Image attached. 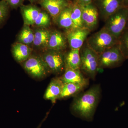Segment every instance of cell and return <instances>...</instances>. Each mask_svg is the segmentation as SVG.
I'll use <instances>...</instances> for the list:
<instances>
[{
  "label": "cell",
  "mask_w": 128,
  "mask_h": 128,
  "mask_svg": "<svg viewBox=\"0 0 128 128\" xmlns=\"http://www.w3.org/2000/svg\"><path fill=\"white\" fill-rule=\"evenodd\" d=\"M100 85L92 86L86 91L76 96L72 105L73 112L82 118L91 120L100 97Z\"/></svg>",
  "instance_id": "6da1fadb"
},
{
  "label": "cell",
  "mask_w": 128,
  "mask_h": 128,
  "mask_svg": "<svg viewBox=\"0 0 128 128\" xmlns=\"http://www.w3.org/2000/svg\"><path fill=\"white\" fill-rule=\"evenodd\" d=\"M80 70L88 78L94 80L99 71L98 54L89 48L86 42L80 49Z\"/></svg>",
  "instance_id": "7a4b0ae2"
},
{
  "label": "cell",
  "mask_w": 128,
  "mask_h": 128,
  "mask_svg": "<svg viewBox=\"0 0 128 128\" xmlns=\"http://www.w3.org/2000/svg\"><path fill=\"white\" fill-rule=\"evenodd\" d=\"M87 45L98 54L118 44V38L103 27L93 34L86 41Z\"/></svg>",
  "instance_id": "3957f363"
},
{
  "label": "cell",
  "mask_w": 128,
  "mask_h": 128,
  "mask_svg": "<svg viewBox=\"0 0 128 128\" xmlns=\"http://www.w3.org/2000/svg\"><path fill=\"white\" fill-rule=\"evenodd\" d=\"M128 19V7L124 6L110 16L103 27L118 39L126 29Z\"/></svg>",
  "instance_id": "277c9868"
},
{
  "label": "cell",
  "mask_w": 128,
  "mask_h": 128,
  "mask_svg": "<svg viewBox=\"0 0 128 128\" xmlns=\"http://www.w3.org/2000/svg\"><path fill=\"white\" fill-rule=\"evenodd\" d=\"M98 57L99 71L104 69L118 67L126 60L118 44L98 54Z\"/></svg>",
  "instance_id": "5b68a950"
},
{
  "label": "cell",
  "mask_w": 128,
  "mask_h": 128,
  "mask_svg": "<svg viewBox=\"0 0 128 128\" xmlns=\"http://www.w3.org/2000/svg\"><path fill=\"white\" fill-rule=\"evenodd\" d=\"M41 56L50 73L58 75L65 70V55L62 51L46 50Z\"/></svg>",
  "instance_id": "8992f818"
},
{
  "label": "cell",
  "mask_w": 128,
  "mask_h": 128,
  "mask_svg": "<svg viewBox=\"0 0 128 128\" xmlns=\"http://www.w3.org/2000/svg\"><path fill=\"white\" fill-rule=\"evenodd\" d=\"M22 63L26 72L35 79H42L50 73L41 56L31 55Z\"/></svg>",
  "instance_id": "52a82bcc"
},
{
  "label": "cell",
  "mask_w": 128,
  "mask_h": 128,
  "mask_svg": "<svg viewBox=\"0 0 128 128\" xmlns=\"http://www.w3.org/2000/svg\"><path fill=\"white\" fill-rule=\"evenodd\" d=\"M83 27L91 32L96 29L99 17L98 9L92 2L87 4L80 5Z\"/></svg>",
  "instance_id": "ba28073f"
},
{
  "label": "cell",
  "mask_w": 128,
  "mask_h": 128,
  "mask_svg": "<svg viewBox=\"0 0 128 128\" xmlns=\"http://www.w3.org/2000/svg\"><path fill=\"white\" fill-rule=\"evenodd\" d=\"M95 4L98 9L99 17L104 22L112 14L126 6L124 0H96Z\"/></svg>",
  "instance_id": "9c48e42d"
},
{
  "label": "cell",
  "mask_w": 128,
  "mask_h": 128,
  "mask_svg": "<svg viewBox=\"0 0 128 128\" xmlns=\"http://www.w3.org/2000/svg\"><path fill=\"white\" fill-rule=\"evenodd\" d=\"M90 32L84 28H72L66 31V36L71 49L80 48Z\"/></svg>",
  "instance_id": "30bf717a"
},
{
  "label": "cell",
  "mask_w": 128,
  "mask_h": 128,
  "mask_svg": "<svg viewBox=\"0 0 128 128\" xmlns=\"http://www.w3.org/2000/svg\"><path fill=\"white\" fill-rule=\"evenodd\" d=\"M70 2L64 0H41L40 3L56 22L57 17L62 11L71 4Z\"/></svg>",
  "instance_id": "8fae6325"
},
{
  "label": "cell",
  "mask_w": 128,
  "mask_h": 128,
  "mask_svg": "<svg viewBox=\"0 0 128 128\" xmlns=\"http://www.w3.org/2000/svg\"><path fill=\"white\" fill-rule=\"evenodd\" d=\"M60 78L64 84L77 83L86 87L89 84V80L84 76L80 69L66 68L64 74Z\"/></svg>",
  "instance_id": "7c38bea8"
},
{
  "label": "cell",
  "mask_w": 128,
  "mask_h": 128,
  "mask_svg": "<svg viewBox=\"0 0 128 128\" xmlns=\"http://www.w3.org/2000/svg\"><path fill=\"white\" fill-rule=\"evenodd\" d=\"M63 86L64 83L60 77L53 78L46 90L44 98L55 103L57 100L59 99Z\"/></svg>",
  "instance_id": "4fadbf2b"
},
{
  "label": "cell",
  "mask_w": 128,
  "mask_h": 128,
  "mask_svg": "<svg viewBox=\"0 0 128 128\" xmlns=\"http://www.w3.org/2000/svg\"><path fill=\"white\" fill-rule=\"evenodd\" d=\"M67 42L66 34L58 30H54L50 34L48 49L63 51L66 48Z\"/></svg>",
  "instance_id": "5bb4252c"
},
{
  "label": "cell",
  "mask_w": 128,
  "mask_h": 128,
  "mask_svg": "<svg viewBox=\"0 0 128 128\" xmlns=\"http://www.w3.org/2000/svg\"><path fill=\"white\" fill-rule=\"evenodd\" d=\"M32 48L28 45L21 43H15L12 46L11 52L13 57L16 62L22 63L31 56Z\"/></svg>",
  "instance_id": "9a60e30c"
},
{
  "label": "cell",
  "mask_w": 128,
  "mask_h": 128,
  "mask_svg": "<svg viewBox=\"0 0 128 128\" xmlns=\"http://www.w3.org/2000/svg\"><path fill=\"white\" fill-rule=\"evenodd\" d=\"M20 8L24 25H34L41 9L34 5H22Z\"/></svg>",
  "instance_id": "2e32d148"
},
{
  "label": "cell",
  "mask_w": 128,
  "mask_h": 128,
  "mask_svg": "<svg viewBox=\"0 0 128 128\" xmlns=\"http://www.w3.org/2000/svg\"><path fill=\"white\" fill-rule=\"evenodd\" d=\"M51 32L46 28H40L34 32L33 44L36 48L48 49V44Z\"/></svg>",
  "instance_id": "e0dca14e"
},
{
  "label": "cell",
  "mask_w": 128,
  "mask_h": 128,
  "mask_svg": "<svg viewBox=\"0 0 128 128\" xmlns=\"http://www.w3.org/2000/svg\"><path fill=\"white\" fill-rule=\"evenodd\" d=\"M65 69L80 70L81 64L80 49H71L65 55Z\"/></svg>",
  "instance_id": "ac0fdd59"
},
{
  "label": "cell",
  "mask_w": 128,
  "mask_h": 128,
  "mask_svg": "<svg viewBox=\"0 0 128 128\" xmlns=\"http://www.w3.org/2000/svg\"><path fill=\"white\" fill-rule=\"evenodd\" d=\"M72 4L71 3L62 11L56 20L58 26L66 29V31L73 28V22L71 17Z\"/></svg>",
  "instance_id": "d6986e66"
},
{
  "label": "cell",
  "mask_w": 128,
  "mask_h": 128,
  "mask_svg": "<svg viewBox=\"0 0 128 128\" xmlns=\"http://www.w3.org/2000/svg\"><path fill=\"white\" fill-rule=\"evenodd\" d=\"M85 87L84 86L77 83L64 84L59 99L77 96L84 90Z\"/></svg>",
  "instance_id": "ffe728a7"
},
{
  "label": "cell",
  "mask_w": 128,
  "mask_h": 128,
  "mask_svg": "<svg viewBox=\"0 0 128 128\" xmlns=\"http://www.w3.org/2000/svg\"><path fill=\"white\" fill-rule=\"evenodd\" d=\"M34 38V32L30 26L24 25L17 36L18 42L28 45L33 44Z\"/></svg>",
  "instance_id": "44dd1931"
},
{
  "label": "cell",
  "mask_w": 128,
  "mask_h": 128,
  "mask_svg": "<svg viewBox=\"0 0 128 128\" xmlns=\"http://www.w3.org/2000/svg\"><path fill=\"white\" fill-rule=\"evenodd\" d=\"M71 17L73 22V28H84L82 24L81 8L80 6L75 2L72 4Z\"/></svg>",
  "instance_id": "7402d4cb"
},
{
  "label": "cell",
  "mask_w": 128,
  "mask_h": 128,
  "mask_svg": "<svg viewBox=\"0 0 128 128\" xmlns=\"http://www.w3.org/2000/svg\"><path fill=\"white\" fill-rule=\"evenodd\" d=\"M120 49L125 59H128V28H126L118 39Z\"/></svg>",
  "instance_id": "603a6c76"
},
{
  "label": "cell",
  "mask_w": 128,
  "mask_h": 128,
  "mask_svg": "<svg viewBox=\"0 0 128 128\" xmlns=\"http://www.w3.org/2000/svg\"><path fill=\"white\" fill-rule=\"evenodd\" d=\"M50 16L47 12L41 10L34 25L40 28H47L50 24Z\"/></svg>",
  "instance_id": "cb8c5ba5"
},
{
  "label": "cell",
  "mask_w": 128,
  "mask_h": 128,
  "mask_svg": "<svg viewBox=\"0 0 128 128\" xmlns=\"http://www.w3.org/2000/svg\"><path fill=\"white\" fill-rule=\"evenodd\" d=\"M10 8L4 0L0 1V26L7 19Z\"/></svg>",
  "instance_id": "d4e9b609"
},
{
  "label": "cell",
  "mask_w": 128,
  "mask_h": 128,
  "mask_svg": "<svg viewBox=\"0 0 128 128\" xmlns=\"http://www.w3.org/2000/svg\"><path fill=\"white\" fill-rule=\"evenodd\" d=\"M12 9H16L22 6L24 0H4Z\"/></svg>",
  "instance_id": "484cf974"
},
{
  "label": "cell",
  "mask_w": 128,
  "mask_h": 128,
  "mask_svg": "<svg viewBox=\"0 0 128 128\" xmlns=\"http://www.w3.org/2000/svg\"><path fill=\"white\" fill-rule=\"evenodd\" d=\"M93 0H76L75 2L80 5L87 4L92 2Z\"/></svg>",
  "instance_id": "4316f807"
},
{
  "label": "cell",
  "mask_w": 128,
  "mask_h": 128,
  "mask_svg": "<svg viewBox=\"0 0 128 128\" xmlns=\"http://www.w3.org/2000/svg\"><path fill=\"white\" fill-rule=\"evenodd\" d=\"M125 6L128 7V0H124Z\"/></svg>",
  "instance_id": "83f0119b"
},
{
  "label": "cell",
  "mask_w": 128,
  "mask_h": 128,
  "mask_svg": "<svg viewBox=\"0 0 128 128\" xmlns=\"http://www.w3.org/2000/svg\"><path fill=\"white\" fill-rule=\"evenodd\" d=\"M28 0L29 1L32 3H34V2H37L38 0Z\"/></svg>",
  "instance_id": "f1b7e54d"
},
{
  "label": "cell",
  "mask_w": 128,
  "mask_h": 128,
  "mask_svg": "<svg viewBox=\"0 0 128 128\" xmlns=\"http://www.w3.org/2000/svg\"><path fill=\"white\" fill-rule=\"evenodd\" d=\"M126 28H128V22H127V26H126Z\"/></svg>",
  "instance_id": "f546056e"
},
{
  "label": "cell",
  "mask_w": 128,
  "mask_h": 128,
  "mask_svg": "<svg viewBox=\"0 0 128 128\" xmlns=\"http://www.w3.org/2000/svg\"><path fill=\"white\" fill-rule=\"evenodd\" d=\"M64 0L67 1H70L71 0Z\"/></svg>",
  "instance_id": "4dcf8cb0"
},
{
  "label": "cell",
  "mask_w": 128,
  "mask_h": 128,
  "mask_svg": "<svg viewBox=\"0 0 128 128\" xmlns=\"http://www.w3.org/2000/svg\"><path fill=\"white\" fill-rule=\"evenodd\" d=\"M38 128H40V126Z\"/></svg>",
  "instance_id": "1f68e13d"
}]
</instances>
